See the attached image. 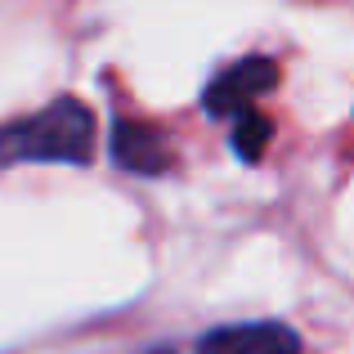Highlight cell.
<instances>
[{"label": "cell", "instance_id": "1", "mask_svg": "<svg viewBox=\"0 0 354 354\" xmlns=\"http://www.w3.org/2000/svg\"><path fill=\"white\" fill-rule=\"evenodd\" d=\"M95 157V113L81 99H54L50 108L0 126V162H72Z\"/></svg>", "mask_w": 354, "mask_h": 354}, {"label": "cell", "instance_id": "2", "mask_svg": "<svg viewBox=\"0 0 354 354\" xmlns=\"http://www.w3.org/2000/svg\"><path fill=\"white\" fill-rule=\"evenodd\" d=\"M274 86H278V63L265 59V54H251V59L229 63V68L211 81L207 95H202V108H207L211 117H234L238 121V117L256 113V99L269 95Z\"/></svg>", "mask_w": 354, "mask_h": 354}, {"label": "cell", "instance_id": "3", "mask_svg": "<svg viewBox=\"0 0 354 354\" xmlns=\"http://www.w3.org/2000/svg\"><path fill=\"white\" fill-rule=\"evenodd\" d=\"M198 354H301V337L283 323H234L207 332Z\"/></svg>", "mask_w": 354, "mask_h": 354}, {"label": "cell", "instance_id": "4", "mask_svg": "<svg viewBox=\"0 0 354 354\" xmlns=\"http://www.w3.org/2000/svg\"><path fill=\"white\" fill-rule=\"evenodd\" d=\"M113 162L135 175H162V171H171V144L148 121H117L113 126Z\"/></svg>", "mask_w": 354, "mask_h": 354}, {"label": "cell", "instance_id": "5", "mask_svg": "<svg viewBox=\"0 0 354 354\" xmlns=\"http://www.w3.org/2000/svg\"><path fill=\"white\" fill-rule=\"evenodd\" d=\"M269 135H274V121H269L265 113H247V117H238L234 121V153L242 157V162H256L260 153H265V144H269Z\"/></svg>", "mask_w": 354, "mask_h": 354}, {"label": "cell", "instance_id": "6", "mask_svg": "<svg viewBox=\"0 0 354 354\" xmlns=\"http://www.w3.org/2000/svg\"><path fill=\"white\" fill-rule=\"evenodd\" d=\"M153 354H175V350H153Z\"/></svg>", "mask_w": 354, "mask_h": 354}]
</instances>
